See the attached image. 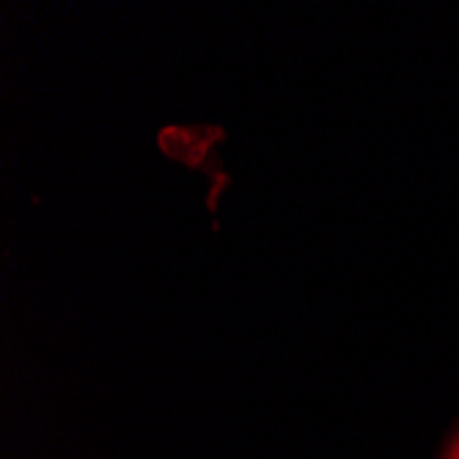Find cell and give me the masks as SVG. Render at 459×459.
<instances>
[{"mask_svg": "<svg viewBox=\"0 0 459 459\" xmlns=\"http://www.w3.org/2000/svg\"><path fill=\"white\" fill-rule=\"evenodd\" d=\"M440 459H459V429L454 432V437H451V443L446 446V451H443Z\"/></svg>", "mask_w": 459, "mask_h": 459, "instance_id": "1", "label": "cell"}]
</instances>
